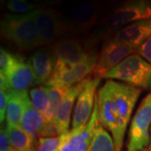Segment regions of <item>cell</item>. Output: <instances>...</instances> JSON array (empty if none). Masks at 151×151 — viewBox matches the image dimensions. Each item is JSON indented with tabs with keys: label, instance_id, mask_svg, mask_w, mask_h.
I'll return each mask as SVG.
<instances>
[{
	"label": "cell",
	"instance_id": "cell-23",
	"mask_svg": "<svg viewBox=\"0 0 151 151\" xmlns=\"http://www.w3.org/2000/svg\"><path fill=\"white\" fill-rule=\"evenodd\" d=\"M7 9L14 14H23L33 12L40 8L35 0H8Z\"/></svg>",
	"mask_w": 151,
	"mask_h": 151
},
{
	"label": "cell",
	"instance_id": "cell-4",
	"mask_svg": "<svg viewBox=\"0 0 151 151\" xmlns=\"http://www.w3.org/2000/svg\"><path fill=\"white\" fill-rule=\"evenodd\" d=\"M151 92L139 104L131 120L127 151H140L150 143Z\"/></svg>",
	"mask_w": 151,
	"mask_h": 151
},
{
	"label": "cell",
	"instance_id": "cell-30",
	"mask_svg": "<svg viewBox=\"0 0 151 151\" xmlns=\"http://www.w3.org/2000/svg\"><path fill=\"white\" fill-rule=\"evenodd\" d=\"M9 151H19L18 150H16V149H14V148H13V147H12V148H11L10 150H9Z\"/></svg>",
	"mask_w": 151,
	"mask_h": 151
},
{
	"label": "cell",
	"instance_id": "cell-32",
	"mask_svg": "<svg viewBox=\"0 0 151 151\" xmlns=\"http://www.w3.org/2000/svg\"><path fill=\"white\" fill-rule=\"evenodd\" d=\"M140 151H150V150H146V149H144V150H142Z\"/></svg>",
	"mask_w": 151,
	"mask_h": 151
},
{
	"label": "cell",
	"instance_id": "cell-27",
	"mask_svg": "<svg viewBox=\"0 0 151 151\" xmlns=\"http://www.w3.org/2000/svg\"><path fill=\"white\" fill-rule=\"evenodd\" d=\"M136 50L137 54L139 55L146 61L151 64V36L142 44Z\"/></svg>",
	"mask_w": 151,
	"mask_h": 151
},
{
	"label": "cell",
	"instance_id": "cell-10",
	"mask_svg": "<svg viewBox=\"0 0 151 151\" xmlns=\"http://www.w3.org/2000/svg\"><path fill=\"white\" fill-rule=\"evenodd\" d=\"M101 78H89L77 97L71 121V129L86 124L91 119L96 103V91Z\"/></svg>",
	"mask_w": 151,
	"mask_h": 151
},
{
	"label": "cell",
	"instance_id": "cell-16",
	"mask_svg": "<svg viewBox=\"0 0 151 151\" xmlns=\"http://www.w3.org/2000/svg\"><path fill=\"white\" fill-rule=\"evenodd\" d=\"M35 75V85H43L50 80L54 72L55 60L53 51L39 49L29 60Z\"/></svg>",
	"mask_w": 151,
	"mask_h": 151
},
{
	"label": "cell",
	"instance_id": "cell-5",
	"mask_svg": "<svg viewBox=\"0 0 151 151\" xmlns=\"http://www.w3.org/2000/svg\"><path fill=\"white\" fill-rule=\"evenodd\" d=\"M151 18V4L148 0H129L113 11L105 22V30L114 34L139 20Z\"/></svg>",
	"mask_w": 151,
	"mask_h": 151
},
{
	"label": "cell",
	"instance_id": "cell-9",
	"mask_svg": "<svg viewBox=\"0 0 151 151\" xmlns=\"http://www.w3.org/2000/svg\"><path fill=\"white\" fill-rule=\"evenodd\" d=\"M55 65L52 75L81 62L89 54L85 52L79 40L76 39H62L55 43L53 49Z\"/></svg>",
	"mask_w": 151,
	"mask_h": 151
},
{
	"label": "cell",
	"instance_id": "cell-25",
	"mask_svg": "<svg viewBox=\"0 0 151 151\" xmlns=\"http://www.w3.org/2000/svg\"><path fill=\"white\" fill-rule=\"evenodd\" d=\"M62 138L63 135L40 138L37 141L36 151H57L61 144Z\"/></svg>",
	"mask_w": 151,
	"mask_h": 151
},
{
	"label": "cell",
	"instance_id": "cell-17",
	"mask_svg": "<svg viewBox=\"0 0 151 151\" xmlns=\"http://www.w3.org/2000/svg\"><path fill=\"white\" fill-rule=\"evenodd\" d=\"M10 91H25L35 85V75L29 61L21 57L7 76Z\"/></svg>",
	"mask_w": 151,
	"mask_h": 151
},
{
	"label": "cell",
	"instance_id": "cell-11",
	"mask_svg": "<svg viewBox=\"0 0 151 151\" xmlns=\"http://www.w3.org/2000/svg\"><path fill=\"white\" fill-rule=\"evenodd\" d=\"M97 60V56L89 54V55L82 60L81 62L62 70L58 74L51 76L45 86L48 87L56 86H74L76 83L88 77L87 76L94 70Z\"/></svg>",
	"mask_w": 151,
	"mask_h": 151
},
{
	"label": "cell",
	"instance_id": "cell-29",
	"mask_svg": "<svg viewBox=\"0 0 151 151\" xmlns=\"http://www.w3.org/2000/svg\"><path fill=\"white\" fill-rule=\"evenodd\" d=\"M45 4L50 6H55L59 5L63 1V0H42Z\"/></svg>",
	"mask_w": 151,
	"mask_h": 151
},
{
	"label": "cell",
	"instance_id": "cell-15",
	"mask_svg": "<svg viewBox=\"0 0 151 151\" xmlns=\"http://www.w3.org/2000/svg\"><path fill=\"white\" fill-rule=\"evenodd\" d=\"M150 36L151 18L132 23L113 35V37L135 50Z\"/></svg>",
	"mask_w": 151,
	"mask_h": 151
},
{
	"label": "cell",
	"instance_id": "cell-28",
	"mask_svg": "<svg viewBox=\"0 0 151 151\" xmlns=\"http://www.w3.org/2000/svg\"><path fill=\"white\" fill-rule=\"evenodd\" d=\"M12 148L7 126H1L0 130V151H9Z\"/></svg>",
	"mask_w": 151,
	"mask_h": 151
},
{
	"label": "cell",
	"instance_id": "cell-1",
	"mask_svg": "<svg viewBox=\"0 0 151 151\" xmlns=\"http://www.w3.org/2000/svg\"><path fill=\"white\" fill-rule=\"evenodd\" d=\"M140 88L115 80H108L98 91V120L113 137L116 151H121L125 132L138 98Z\"/></svg>",
	"mask_w": 151,
	"mask_h": 151
},
{
	"label": "cell",
	"instance_id": "cell-26",
	"mask_svg": "<svg viewBox=\"0 0 151 151\" xmlns=\"http://www.w3.org/2000/svg\"><path fill=\"white\" fill-rule=\"evenodd\" d=\"M9 92L10 91H1L0 92V122L1 124L4 123L6 119L7 108L9 100Z\"/></svg>",
	"mask_w": 151,
	"mask_h": 151
},
{
	"label": "cell",
	"instance_id": "cell-3",
	"mask_svg": "<svg viewBox=\"0 0 151 151\" xmlns=\"http://www.w3.org/2000/svg\"><path fill=\"white\" fill-rule=\"evenodd\" d=\"M103 78L118 80L140 89H151V64L135 53L107 72Z\"/></svg>",
	"mask_w": 151,
	"mask_h": 151
},
{
	"label": "cell",
	"instance_id": "cell-8",
	"mask_svg": "<svg viewBox=\"0 0 151 151\" xmlns=\"http://www.w3.org/2000/svg\"><path fill=\"white\" fill-rule=\"evenodd\" d=\"M97 122L98 108L97 95L94 110L89 122L81 127L71 129L67 134H62V141L57 151H87L91 145Z\"/></svg>",
	"mask_w": 151,
	"mask_h": 151
},
{
	"label": "cell",
	"instance_id": "cell-14",
	"mask_svg": "<svg viewBox=\"0 0 151 151\" xmlns=\"http://www.w3.org/2000/svg\"><path fill=\"white\" fill-rule=\"evenodd\" d=\"M89 78L90 77L88 76L83 81H80L71 86L69 92L60 103L57 110L55 121V125L58 135L65 134L69 132L71 112L74 108V104L75 102H76L79 94L81 93L84 86H86Z\"/></svg>",
	"mask_w": 151,
	"mask_h": 151
},
{
	"label": "cell",
	"instance_id": "cell-2",
	"mask_svg": "<svg viewBox=\"0 0 151 151\" xmlns=\"http://www.w3.org/2000/svg\"><path fill=\"white\" fill-rule=\"evenodd\" d=\"M0 27L2 37L18 49L29 50L40 46L33 12L23 14H6L1 20Z\"/></svg>",
	"mask_w": 151,
	"mask_h": 151
},
{
	"label": "cell",
	"instance_id": "cell-7",
	"mask_svg": "<svg viewBox=\"0 0 151 151\" xmlns=\"http://www.w3.org/2000/svg\"><path fill=\"white\" fill-rule=\"evenodd\" d=\"M135 53H137L135 49L114 37L109 38L103 44L92 74L95 77L102 78L107 72L119 65L122 60Z\"/></svg>",
	"mask_w": 151,
	"mask_h": 151
},
{
	"label": "cell",
	"instance_id": "cell-12",
	"mask_svg": "<svg viewBox=\"0 0 151 151\" xmlns=\"http://www.w3.org/2000/svg\"><path fill=\"white\" fill-rule=\"evenodd\" d=\"M20 126L36 139L58 135L55 126L47 123L44 113L38 110L33 105L32 102L29 104L23 115Z\"/></svg>",
	"mask_w": 151,
	"mask_h": 151
},
{
	"label": "cell",
	"instance_id": "cell-20",
	"mask_svg": "<svg viewBox=\"0 0 151 151\" xmlns=\"http://www.w3.org/2000/svg\"><path fill=\"white\" fill-rule=\"evenodd\" d=\"M71 86H56L49 87L48 108L46 112L44 114L48 124L55 126V121L57 110L61 102L69 92Z\"/></svg>",
	"mask_w": 151,
	"mask_h": 151
},
{
	"label": "cell",
	"instance_id": "cell-22",
	"mask_svg": "<svg viewBox=\"0 0 151 151\" xmlns=\"http://www.w3.org/2000/svg\"><path fill=\"white\" fill-rule=\"evenodd\" d=\"M29 97L33 105L45 114L49 104V87L40 86L32 88L29 92Z\"/></svg>",
	"mask_w": 151,
	"mask_h": 151
},
{
	"label": "cell",
	"instance_id": "cell-19",
	"mask_svg": "<svg viewBox=\"0 0 151 151\" xmlns=\"http://www.w3.org/2000/svg\"><path fill=\"white\" fill-rule=\"evenodd\" d=\"M11 145L19 151H36L37 139L23 129L21 126L7 124Z\"/></svg>",
	"mask_w": 151,
	"mask_h": 151
},
{
	"label": "cell",
	"instance_id": "cell-6",
	"mask_svg": "<svg viewBox=\"0 0 151 151\" xmlns=\"http://www.w3.org/2000/svg\"><path fill=\"white\" fill-rule=\"evenodd\" d=\"M40 40V46L52 44L68 29L59 12L50 8H40L33 11Z\"/></svg>",
	"mask_w": 151,
	"mask_h": 151
},
{
	"label": "cell",
	"instance_id": "cell-18",
	"mask_svg": "<svg viewBox=\"0 0 151 151\" xmlns=\"http://www.w3.org/2000/svg\"><path fill=\"white\" fill-rule=\"evenodd\" d=\"M29 94L27 90L9 92V100L6 114L7 124L20 126L23 115L29 104L31 103Z\"/></svg>",
	"mask_w": 151,
	"mask_h": 151
},
{
	"label": "cell",
	"instance_id": "cell-24",
	"mask_svg": "<svg viewBox=\"0 0 151 151\" xmlns=\"http://www.w3.org/2000/svg\"><path fill=\"white\" fill-rule=\"evenodd\" d=\"M22 56L14 55L4 49L0 50V74L8 76Z\"/></svg>",
	"mask_w": 151,
	"mask_h": 151
},
{
	"label": "cell",
	"instance_id": "cell-31",
	"mask_svg": "<svg viewBox=\"0 0 151 151\" xmlns=\"http://www.w3.org/2000/svg\"><path fill=\"white\" fill-rule=\"evenodd\" d=\"M150 151H151V129H150Z\"/></svg>",
	"mask_w": 151,
	"mask_h": 151
},
{
	"label": "cell",
	"instance_id": "cell-21",
	"mask_svg": "<svg viewBox=\"0 0 151 151\" xmlns=\"http://www.w3.org/2000/svg\"><path fill=\"white\" fill-rule=\"evenodd\" d=\"M87 151H116L113 137L103 128L99 120L95 127L92 142Z\"/></svg>",
	"mask_w": 151,
	"mask_h": 151
},
{
	"label": "cell",
	"instance_id": "cell-13",
	"mask_svg": "<svg viewBox=\"0 0 151 151\" xmlns=\"http://www.w3.org/2000/svg\"><path fill=\"white\" fill-rule=\"evenodd\" d=\"M100 8L93 1H81L76 4L69 13L70 28L79 32H85L97 24Z\"/></svg>",
	"mask_w": 151,
	"mask_h": 151
}]
</instances>
